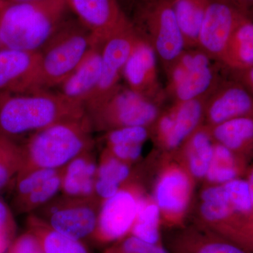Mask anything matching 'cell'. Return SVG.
Masks as SVG:
<instances>
[{"label":"cell","instance_id":"cell-1","mask_svg":"<svg viewBox=\"0 0 253 253\" xmlns=\"http://www.w3.org/2000/svg\"><path fill=\"white\" fill-rule=\"evenodd\" d=\"M68 0H31L0 11L1 49L41 51L58 32Z\"/></svg>","mask_w":253,"mask_h":253},{"label":"cell","instance_id":"cell-2","mask_svg":"<svg viewBox=\"0 0 253 253\" xmlns=\"http://www.w3.org/2000/svg\"><path fill=\"white\" fill-rule=\"evenodd\" d=\"M93 131L86 113L33 133L22 146L23 166L18 175L36 168L63 169L80 155L94 150Z\"/></svg>","mask_w":253,"mask_h":253},{"label":"cell","instance_id":"cell-3","mask_svg":"<svg viewBox=\"0 0 253 253\" xmlns=\"http://www.w3.org/2000/svg\"><path fill=\"white\" fill-rule=\"evenodd\" d=\"M84 106L44 90L0 94V132L12 136L33 134L56 123L82 117Z\"/></svg>","mask_w":253,"mask_h":253},{"label":"cell","instance_id":"cell-4","mask_svg":"<svg viewBox=\"0 0 253 253\" xmlns=\"http://www.w3.org/2000/svg\"><path fill=\"white\" fill-rule=\"evenodd\" d=\"M90 32L66 29L56 33L41 51L34 91L59 86L94 46Z\"/></svg>","mask_w":253,"mask_h":253},{"label":"cell","instance_id":"cell-5","mask_svg":"<svg viewBox=\"0 0 253 253\" xmlns=\"http://www.w3.org/2000/svg\"><path fill=\"white\" fill-rule=\"evenodd\" d=\"M94 131L127 126H146L154 121L157 109L132 89H116L86 109Z\"/></svg>","mask_w":253,"mask_h":253},{"label":"cell","instance_id":"cell-6","mask_svg":"<svg viewBox=\"0 0 253 253\" xmlns=\"http://www.w3.org/2000/svg\"><path fill=\"white\" fill-rule=\"evenodd\" d=\"M56 197L36 211L37 217L68 237L82 241L92 238L97 225L100 201L96 198L73 199L63 195Z\"/></svg>","mask_w":253,"mask_h":253},{"label":"cell","instance_id":"cell-7","mask_svg":"<svg viewBox=\"0 0 253 253\" xmlns=\"http://www.w3.org/2000/svg\"><path fill=\"white\" fill-rule=\"evenodd\" d=\"M139 200L129 189H121L100 204L97 225L92 239L101 244L117 242L128 236L134 225Z\"/></svg>","mask_w":253,"mask_h":253},{"label":"cell","instance_id":"cell-8","mask_svg":"<svg viewBox=\"0 0 253 253\" xmlns=\"http://www.w3.org/2000/svg\"><path fill=\"white\" fill-rule=\"evenodd\" d=\"M136 42L129 24L104 42L101 50V78L97 87L84 104V109L100 102L117 89L118 80Z\"/></svg>","mask_w":253,"mask_h":253},{"label":"cell","instance_id":"cell-9","mask_svg":"<svg viewBox=\"0 0 253 253\" xmlns=\"http://www.w3.org/2000/svg\"><path fill=\"white\" fill-rule=\"evenodd\" d=\"M246 18H249L226 0L209 2L198 42L209 52L222 57L233 33Z\"/></svg>","mask_w":253,"mask_h":253},{"label":"cell","instance_id":"cell-10","mask_svg":"<svg viewBox=\"0 0 253 253\" xmlns=\"http://www.w3.org/2000/svg\"><path fill=\"white\" fill-rule=\"evenodd\" d=\"M41 51L0 50V94L34 91Z\"/></svg>","mask_w":253,"mask_h":253},{"label":"cell","instance_id":"cell-11","mask_svg":"<svg viewBox=\"0 0 253 253\" xmlns=\"http://www.w3.org/2000/svg\"><path fill=\"white\" fill-rule=\"evenodd\" d=\"M98 45L129 24L116 0H68Z\"/></svg>","mask_w":253,"mask_h":253},{"label":"cell","instance_id":"cell-12","mask_svg":"<svg viewBox=\"0 0 253 253\" xmlns=\"http://www.w3.org/2000/svg\"><path fill=\"white\" fill-rule=\"evenodd\" d=\"M144 15L154 32L158 54L167 61L179 57L185 40L176 21L172 0H150Z\"/></svg>","mask_w":253,"mask_h":253},{"label":"cell","instance_id":"cell-13","mask_svg":"<svg viewBox=\"0 0 253 253\" xmlns=\"http://www.w3.org/2000/svg\"><path fill=\"white\" fill-rule=\"evenodd\" d=\"M212 78L209 59L201 53L183 56L172 73L176 96L182 102L196 99L207 90Z\"/></svg>","mask_w":253,"mask_h":253},{"label":"cell","instance_id":"cell-14","mask_svg":"<svg viewBox=\"0 0 253 253\" xmlns=\"http://www.w3.org/2000/svg\"><path fill=\"white\" fill-rule=\"evenodd\" d=\"M101 45H96L79 66L60 84L59 94L84 106L94 92L101 76Z\"/></svg>","mask_w":253,"mask_h":253},{"label":"cell","instance_id":"cell-15","mask_svg":"<svg viewBox=\"0 0 253 253\" xmlns=\"http://www.w3.org/2000/svg\"><path fill=\"white\" fill-rule=\"evenodd\" d=\"M93 151L80 155L63 168L61 191L63 196L73 199L96 198L94 186L98 163Z\"/></svg>","mask_w":253,"mask_h":253},{"label":"cell","instance_id":"cell-16","mask_svg":"<svg viewBox=\"0 0 253 253\" xmlns=\"http://www.w3.org/2000/svg\"><path fill=\"white\" fill-rule=\"evenodd\" d=\"M191 189V182L185 173L180 169H169L156 184V204L161 211L167 214H181L189 204Z\"/></svg>","mask_w":253,"mask_h":253},{"label":"cell","instance_id":"cell-17","mask_svg":"<svg viewBox=\"0 0 253 253\" xmlns=\"http://www.w3.org/2000/svg\"><path fill=\"white\" fill-rule=\"evenodd\" d=\"M253 113V97L241 85L226 88L213 101L209 109L212 123L220 124L233 118L250 116Z\"/></svg>","mask_w":253,"mask_h":253},{"label":"cell","instance_id":"cell-18","mask_svg":"<svg viewBox=\"0 0 253 253\" xmlns=\"http://www.w3.org/2000/svg\"><path fill=\"white\" fill-rule=\"evenodd\" d=\"M155 71L154 50L144 42L137 41L123 73L131 89L142 94L143 91L152 83Z\"/></svg>","mask_w":253,"mask_h":253},{"label":"cell","instance_id":"cell-19","mask_svg":"<svg viewBox=\"0 0 253 253\" xmlns=\"http://www.w3.org/2000/svg\"><path fill=\"white\" fill-rule=\"evenodd\" d=\"M28 221L29 231L38 238L42 253H91L83 241L60 234L36 214H32Z\"/></svg>","mask_w":253,"mask_h":253},{"label":"cell","instance_id":"cell-20","mask_svg":"<svg viewBox=\"0 0 253 253\" xmlns=\"http://www.w3.org/2000/svg\"><path fill=\"white\" fill-rule=\"evenodd\" d=\"M221 58L239 71L253 67V23L250 18L236 28Z\"/></svg>","mask_w":253,"mask_h":253},{"label":"cell","instance_id":"cell-21","mask_svg":"<svg viewBox=\"0 0 253 253\" xmlns=\"http://www.w3.org/2000/svg\"><path fill=\"white\" fill-rule=\"evenodd\" d=\"M176 21L184 40L199 41L208 0H172Z\"/></svg>","mask_w":253,"mask_h":253},{"label":"cell","instance_id":"cell-22","mask_svg":"<svg viewBox=\"0 0 253 253\" xmlns=\"http://www.w3.org/2000/svg\"><path fill=\"white\" fill-rule=\"evenodd\" d=\"M214 136L219 144L231 151L241 149L253 141V118L241 116L218 124Z\"/></svg>","mask_w":253,"mask_h":253},{"label":"cell","instance_id":"cell-23","mask_svg":"<svg viewBox=\"0 0 253 253\" xmlns=\"http://www.w3.org/2000/svg\"><path fill=\"white\" fill-rule=\"evenodd\" d=\"M202 112V105L197 99L181 103L175 114L172 115L174 126L166 139L168 147L174 149L181 144L199 124Z\"/></svg>","mask_w":253,"mask_h":253},{"label":"cell","instance_id":"cell-24","mask_svg":"<svg viewBox=\"0 0 253 253\" xmlns=\"http://www.w3.org/2000/svg\"><path fill=\"white\" fill-rule=\"evenodd\" d=\"M161 211L156 203L149 202L140 198L137 215L131 228L130 235L149 244L161 245Z\"/></svg>","mask_w":253,"mask_h":253},{"label":"cell","instance_id":"cell-25","mask_svg":"<svg viewBox=\"0 0 253 253\" xmlns=\"http://www.w3.org/2000/svg\"><path fill=\"white\" fill-rule=\"evenodd\" d=\"M23 163L22 146L0 132V190L16 180Z\"/></svg>","mask_w":253,"mask_h":253},{"label":"cell","instance_id":"cell-26","mask_svg":"<svg viewBox=\"0 0 253 253\" xmlns=\"http://www.w3.org/2000/svg\"><path fill=\"white\" fill-rule=\"evenodd\" d=\"M214 146L209 136L199 131L193 136L189 154V166L191 172L196 177L206 176L213 157Z\"/></svg>","mask_w":253,"mask_h":253},{"label":"cell","instance_id":"cell-27","mask_svg":"<svg viewBox=\"0 0 253 253\" xmlns=\"http://www.w3.org/2000/svg\"><path fill=\"white\" fill-rule=\"evenodd\" d=\"M62 172L63 169L26 197L15 202L18 211L31 212L38 211L55 199L59 191H61Z\"/></svg>","mask_w":253,"mask_h":253},{"label":"cell","instance_id":"cell-28","mask_svg":"<svg viewBox=\"0 0 253 253\" xmlns=\"http://www.w3.org/2000/svg\"><path fill=\"white\" fill-rule=\"evenodd\" d=\"M237 176L235 160L231 149L220 144L214 146V157L206 177L211 182L224 184Z\"/></svg>","mask_w":253,"mask_h":253},{"label":"cell","instance_id":"cell-29","mask_svg":"<svg viewBox=\"0 0 253 253\" xmlns=\"http://www.w3.org/2000/svg\"><path fill=\"white\" fill-rule=\"evenodd\" d=\"M129 175L130 168L124 161L118 159L108 151H104V154L101 155L98 164L97 179L121 186Z\"/></svg>","mask_w":253,"mask_h":253},{"label":"cell","instance_id":"cell-30","mask_svg":"<svg viewBox=\"0 0 253 253\" xmlns=\"http://www.w3.org/2000/svg\"><path fill=\"white\" fill-rule=\"evenodd\" d=\"M61 169L36 168L18 175L16 179L15 202L31 194L50 178L61 172Z\"/></svg>","mask_w":253,"mask_h":253},{"label":"cell","instance_id":"cell-31","mask_svg":"<svg viewBox=\"0 0 253 253\" xmlns=\"http://www.w3.org/2000/svg\"><path fill=\"white\" fill-rule=\"evenodd\" d=\"M234 211L242 213L251 212L253 208L249 182L243 179H234L223 184Z\"/></svg>","mask_w":253,"mask_h":253},{"label":"cell","instance_id":"cell-32","mask_svg":"<svg viewBox=\"0 0 253 253\" xmlns=\"http://www.w3.org/2000/svg\"><path fill=\"white\" fill-rule=\"evenodd\" d=\"M184 253H249L237 245L217 240L186 241Z\"/></svg>","mask_w":253,"mask_h":253},{"label":"cell","instance_id":"cell-33","mask_svg":"<svg viewBox=\"0 0 253 253\" xmlns=\"http://www.w3.org/2000/svg\"><path fill=\"white\" fill-rule=\"evenodd\" d=\"M104 253H169L161 245L149 244L132 235L126 236Z\"/></svg>","mask_w":253,"mask_h":253},{"label":"cell","instance_id":"cell-34","mask_svg":"<svg viewBox=\"0 0 253 253\" xmlns=\"http://www.w3.org/2000/svg\"><path fill=\"white\" fill-rule=\"evenodd\" d=\"M148 137L146 126H127L116 128L106 136L109 146L116 144H141Z\"/></svg>","mask_w":253,"mask_h":253},{"label":"cell","instance_id":"cell-35","mask_svg":"<svg viewBox=\"0 0 253 253\" xmlns=\"http://www.w3.org/2000/svg\"><path fill=\"white\" fill-rule=\"evenodd\" d=\"M14 226V218L9 208L0 201V253H4L9 248Z\"/></svg>","mask_w":253,"mask_h":253},{"label":"cell","instance_id":"cell-36","mask_svg":"<svg viewBox=\"0 0 253 253\" xmlns=\"http://www.w3.org/2000/svg\"><path fill=\"white\" fill-rule=\"evenodd\" d=\"M200 210L203 217L211 222L224 220L234 211L230 205L209 202H203Z\"/></svg>","mask_w":253,"mask_h":253},{"label":"cell","instance_id":"cell-37","mask_svg":"<svg viewBox=\"0 0 253 253\" xmlns=\"http://www.w3.org/2000/svg\"><path fill=\"white\" fill-rule=\"evenodd\" d=\"M108 151L122 161H134L142 154V144H116L109 146Z\"/></svg>","mask_w":253,"mask_h":253},{"label":"cell","instance_id":"cell-38","mask_svg":"<svg viewBox=\"0 0 253 253\" xmlns=\"http://www.w3.org/2000/svg\"><path fill=\"white\" fill-rule=\"evenodd\" d=\"M42 252L41 244L37 236L28 231L20 236L11 247L10 253H35Z\"/></svg>","mask_w":253,"mask_h":253},{"label":"cell","instance_id":"cell-39","mask_svg":"<svg viewBox=\"0 0 253 253\" xmlns=\"http://www.w3.org/2000/svg\"><path fill=\"white\" fill-rule=\"evenodd\" d=\"M235 6L241 13L249 18V14L253 11V0H226Z\"/></svg>","mask_w":253,"mask_h":253},{"label":"cell","instance_id":"cell-40","mask_svg":"<svg viewBox=\"0 0 253 253\" xmlns=\"http://www.w3.org/2000/svg\"><path fill=\"white\" fill-rule=\"evenodd\" d=\"M173 126H174V118L172 115L165 116L161 120L159 125L160 131L164 136L165 139L170 134Z\"/></svg>","mask_w":253,"mask_h":253},{"label":"cell","instance_id":"cell-41","mask_svg":"<svg viewBox=\"0 0 253 253\" xmlns=\"http://www.w3.org/2000/svg\"><path fill=\"white\" fill-rule=\"evenodd\" d=\"M244 80L247 84H253V67L244 70Z\"/></svg>","mask_w":253,"mask_h":253},{"label":"cell","instance_id":"cell-42","mask_svg":"<svg viewBox=\"0 0 253 253\" xmlns=\"http://www.w3.org/2000/svg\"><path fill=\"white\" fill-rule=\"evenodd\" d=\"M248 182H249L250 191H251V199H252V202L253 204V169L252 172H251V174H250Z\"/></svg>","mask_w":253,"mask_h":253},{"label":"cell","instance_id":"cell-43","mask_svg":"<svg viewBox=\"0 0 253 253\" xmlns=\"http://www.w3.org/2000/svg\"><path fill=\"white\" fill-rule=\"evenodd\" d=\"M11 2L8 1V0H0V11H1L6 6H7Z\"/></svg>","mask_w":253,"mask_h":253},{"label":"cell","instance_id":"cell-44","mask_svg":"<svg viewBox=\"0 0 253 253\" xmlns=\"http://www.w3.org/2000/svg\"><path fill=\"white\" fill-rule=\"evenodd\" d=\"M248 91H249L250 94L252 95L253 97V84H248Z\"/></svg>","mask_w":253,"mask_h":253},{"label":"cell","instance_id":"cell-45","mask_svg":"<svg viewBox=\"0 0 253 253\" xmlns=\"http://www.w3.org/2000/svg\"><path fill=\"white\" fill-rule=\"evenodd\" d=\"M12 1H16V2H21V1H31V0H12Z\"/></svg>","mask_w":253,"mask_h":253},{"label":"cell","instance_id":"cell-46","mask_svg":"<svg viewBox=\"0 0 253 253\" xmlns=\"http://www.w3.org/2000/svg\"><path fill=\"white\" fill-rule=\"evenodd\" d=\"M42 253V252H41V253Z\"/></svg>","mask_w":253,"mask_h":253}]
</instances>
